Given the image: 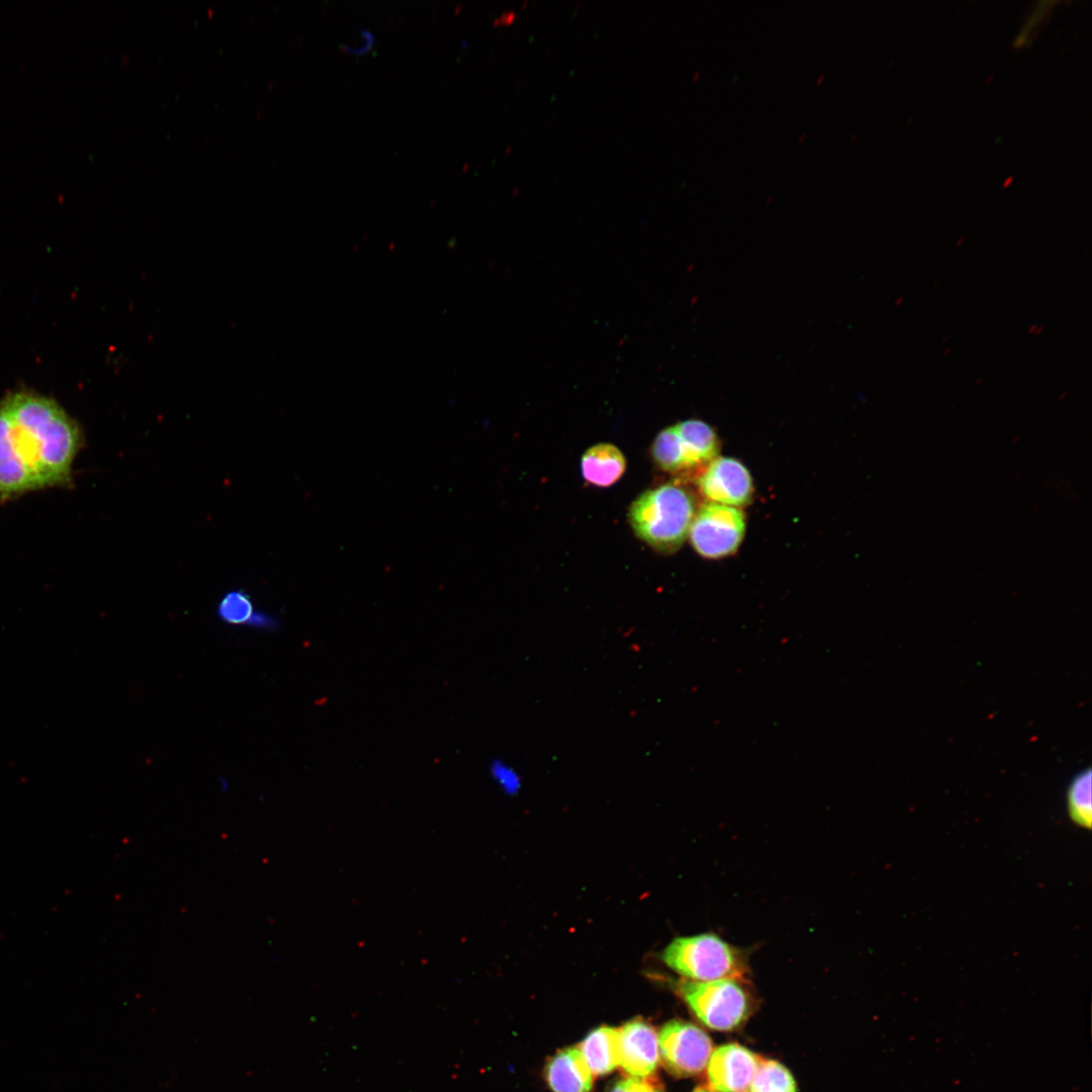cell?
I'll use <instances>...</instances> for the list:
<instances>
[{"label":"cell","instance_id":"9c48e42d","mask_svg":"<svg viewBox=\"0 0 1092 1092\" xmlns=\"http://www.w3.org/2000/svg\"><path fill=\"white\" fill-rule=\"evenodd\" d=\"M620 1066L629 1076H651L659 1063L658 1034L643 1019H633L620 1029Z\"/></svg>","mask_w":1092,"mask_h":1092},{"label":"cell","instance_id":"2e32d148","mask_svg":"<svg viewBox=\"0 0 1092 1092\" xmlns=\"http://www.w3.org/2000/svg\"><path fill=\"white\" fill-rule=\"evenodd\" d=\"M748 1092H797L790 1071L774 1060L759 1059Z\"/></svg>","mask_w":1092,"mask_h":1092},{"label":"cell","instance_id":"5bb4252c","mask_svg":"<svg viewBox=\"0 0 1092 1092\" xmlns=\"http://www.w3.org/2000/svg\"><path fill=\"white\" fill-rule=\"evenodd\" d=\"M655 463L664 471L679 473L693 469L688 453L674 426L660 431L651 447Z\"/></svg>","mask_w":1092,"mask_h":1092},{"label":"cell","instance_id":"52a82bcc","mask_svg":"<svg viewBox=\"0 0 1092 1092\" xmlns=\"http://www.w3.org/2000/svg\"><path fill=\"white\" fill-rule=\"evenodd\" d=\"M701 493L711 503L743 507L751 502L753 483L748 469L737 459L716 457L698 478Z\"/></svg>","mask_w":1092,"mask_h":1092},{"label":"cell","instance_id":"6da1fadb","mask_svg":"<svg viewBox=\"0 0 1092 1092\" xmlns=\"http://www.w3.org/2000/svg\"><path fill=\"white\" fill-rule=\"evenodd\" d=\"M82 430L53 398L30 390L0 399V499L72 484Z\"/></svg>","mask_w":1092,"mask_h":1092},{"label":"cell","instance_id":"8992f818","mask_svg":"<svg viewBox=\"0 0 1092 1092\" xmlns=\"http://www.w3.org/2000/svg\"><path fill=\"white\" fill-rule=\"evenodd\" d=\"M658 1043L665 1069L676 1077L700 1074L712 1054V1041L708 1034L684 1020L665 1023L658 1034Z\"/></svg>","mask_w":1092,"mask_h":1092},{"label":"cell","instance_id":"8fae6325","mask_svg":"<svg viewBox=\"0 0 1092 1092\" xmlns=\"http://www.w3.org/2000/svg\"><path fill=\"white\" fill-rule=\"evenodd\" d=\"M626 459L622 451L610 443H600L588 448L581 458V473L590 484L607 487L616 483L624 474Z\"/></svg>","mask_w":1092,"mask_h":1092},{"label":"cell","instance_id":"603a6c76","mask_svg":"<svg viewBox=\"0 0 1092 1092\" xmlns=\"http://www.w3.org/2000/svg\"><path fill=\"white\" fill-rule=\"evenodd\" d=\"M528 2H529L528 0H524L523 3H522V8H525V6L528 4Z\"/></svg>","mask_w":1092,"mask_h":1092},{"label":"cell","instance_id":"e0dca14e","mask_svg":"<svg viewBox=\"0 0 1092 1092\" xmlns=\"http://www.w3.org/2000/svg\"><path fill=\"white\" fill-rule=\"evenodd\" d=\"M252 604L243 592H232L221 601L218 609L220 617L231 624H242L252 616Z\"/></svg>","mask_w":1092,"mask_h":1092},{"label":"cell","instance_id":"3957f363","mask_svg":"<svg viewBox=\"0 0 1092 1092\" xmlns=\"http://www.w3.org/2000/svg\"><path fill=\"white\" fill-rule=\"evenodd\" d=\"M661 959L692 981L744 980L748 972L743 952L714 933L677 937L663 949Z\"/></svg>","mask_w":1092,"mask_h":1092},{"label":"cell","instance_id":"4fadbf2b","mask_svg":"<svg viewBox=\"0 0 1092 1092\" xmlns=\"http://www.w3.org/2000/svg\"><path fill=\"white\" fill-rule=\"evenodd\" d=\"M678 435L689 445L698 465H704L717 457L720 448L718 436L704 421L690 419L673 425Z\"/></svg>","mask_w":1092,"mask_h":1092},{"label":"cell","instance_id":"44dd1931","mask_svg":"<svg viewBox=\"0 0 1092 1092\" xmlns=\"http://www.w3.org/2000/svg\"><path fill=\"white\" fill-rule=\"evenodd\" d=\"M517 12L513 9L503 11L496 16L492 23L494 25H509L517 19Z\"/></svg>","mask_w":1092,"mask_h":1092},{"label":"cell","instance_id":"30bf717a","mask_svg":"<svg viewBox=\"0 0 1092 1092\" xmlns=\"http://www.w3.org/2000/svg\"><path fill=\"white\" fill-rule=\"evenodd\" d=\"M594 1074L577 1048L556 1053L545 1069L547 1083L553 1092H589Z\"/></svg>","mask_w":1092,"mask_h":1092},{"label":"cell","instance_id":"277c9868","mask_svg":"<svg viewBox=\"0 0 1092 1092\" xmlns=\"http://www.w3.org/2000/svg\"><path fill=\"white\" fill-rule=\"evenodd\" d=\"M677 990L696 1017L716 1030L736 1029L752 1011V996L742 979L681 980Z\"/></svg>","mask_w":1092,"mask_h":1092},{"label":"cell","instance_id":"ffe728a7","mask_svg":"<svg viewBox=\"0 0 1092 1092\" xmlns=\"http://www.w3.org/2000/svg\"><path fill=\"white\" fill-rule=\"evenodd\" d=\"M609 1092H664L661 1084L651 1076L624 1077L615 1082Z\"/></svg>","mask_w":1092,"mask_h":1092},{"label":"cell","instance_id":"ba28073f","mask_svg":"<svg viewBox=\"0 0 1092 1092\" xmlns=\"http://www.w3.org/2000/svg\"><path fill=\"white\" fill-rule=\"evenodd\" d=\"M759 1057L738 1043L717 1048L707 1064V1081L713 1092H748Z\"/></svg>","mask_w":1092,"mask_h":1092},{"label":"cell","instance_id":"ac0fdd59","mask_svg":"<svg viewBox=\"0 0 1092 1092\" xmlns=\"http://www.w3.org/2000/svg\"><path fill=\"white\" fill-rule=\"evenodd\" d=\"M489 775L493 782L506 793L515 794L521 788V776L515 766L503 759L491 760Z\"/></svg>","mask_w":1092,"mask_h":1092},{"label":"cell","instance_id":"7402d4cb","mask_svg":"<svg viewBox=\"0 0 1092 1092\" xmlns=\"http://www.w3.org/2000/svg\"><path fill=\"white\" fill-rule=\"evenodd\" d=\"M694 1092H712V1091L708 1090V1089H706L704 1087H700V1088H697L696 1090H694Z\"/></svg>","mask_w":1092,"mask_h":1092},{"label":"cell","instance_id":"d6986e66","mask_svg":"<svg viewBox=\"0 0 1092 1092\" xmlns=\"http://www.w3.org/2000/svg\"><path fill=\"white\" fill-rule=\"evenodd\" d=\"M1055 4H1057L1056 1L1038 2L1037 6L1033 9L1029 18L1015 37L1013 41L1014 48H1022L1027 44L1034 27L1050 14Z\"/></svg>","mask_w":1092,"mask_h":1092},{"label":"cell","instance_id":"9a60e30c","mask_svg":"<svg viewBox=\"0 0 1092 1092\" xmlns=\"http://www.w3.org/2000/svg\"><path fill=\"white\" fill-rule=\"evenodd\" d=\"M1091 779L1090 768L1078 772L1071 781L1067 792L1069 815L1077 825L1084 828L1091 826Z\"/></svg>","mask_w":1092,"mask_h":1092},{"label":"cell","instance_id":"7a4b0ae2","mask_svg":"<svg viewBox=\"0 0 1092 1092\" xmlns=\"http://www.w3.org/2000/svg\"><path fill=\"white\" fill-rule=\"evenodd\" d=\"M695 511L694 498L684 487L666 483L641 493L630 507L629 521L640 540L671 553L686 541Z\"/></svg>","mask_w":1092,"mask_h":1092},{"label":"cell","instance_id":"5b68a950","mask_svg":"<svg viewBox=\"0 0 1092 1092\" xmlns=\"http://www.w3.org/2000/svg\"><path fill=\"white\" fill-rule=\"evenodd\" d=\"M744 532L745 517L740 509L710 502L695 514L689 535L700 555L721 558L738 549Z\"/></svg>","mask_w":1092,"mask_h":1092},{"label":"cell","instance_id":"7c38bea8","mask_svg":"<svg viewBox=\"0 0 1092 1092\" xmlns=\"http://www.w3.org/2000/svg\"><path fill=\"white\" fill-rule=\"evenodd\" d=\"M579 1051L593 1074L611 1073L621 1062L620 1029L602 1026L593 1030L582 1040Z\"/></svg>","mask_w":1092,"mask_h":1092}]
</instances>
